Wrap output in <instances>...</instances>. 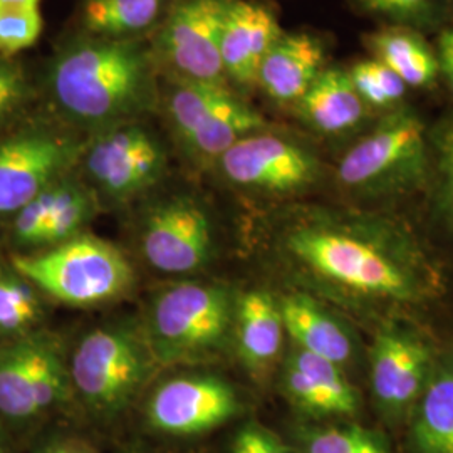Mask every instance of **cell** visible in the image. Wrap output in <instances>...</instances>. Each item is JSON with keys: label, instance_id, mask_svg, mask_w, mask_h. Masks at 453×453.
Masks as SVG:
<instances>
[{"label": "cell", "instance_id": "cell-1", "mask_svg": "<svg viewBox=\"0 0 453 453\" xmlns=\"http://www.w3.org/2000/svg\"><path fill=\"white\" fill-rule=\"evenodd\" d=\"M48 88L58 111L88 130L136 121L160 101L155 56L138 39L67 42L49 65Z\"/></svg>", "mask_w": 453, "mask_h": 453}, {"label": "cell", "instance_id": "cell-2", "mask_svg": "<svg viewBox=\"0 0 453 453\" xmlns=\"http://www.w3.org/2000/svg\"><path fill=\"white\" fill-rule=\"evenodd\" d=\"M385 232L366 226H311L289 237L292 254L311 271L359 296L415 301L425 286L413 260L381 242Z\"/></svg>", "mask_w": 453, "mask_h": 453}, {"label": "cell", "instance_id": "cell-3", "mask_svg": "<svg viewBox=\"0 0 453 453\" xmlns=\"http://www.w3.org/2000/svg\"><path fill=\"white\" fill-rule=\"evenodd\" d=\"M428 163L425 123L413 110L395 108L341 158L338 180L359 196H391L420 187Z\"/></svg>", "mask_w": 453, "mask_h": 453}, {"label": "cell", "instance_id": "cell-4", "mask_svg": "<svg viewBox=\"0 0 453 453\" xmlns=\"http://www.w3.org/2000/svg\"><path fill=\"white\" fill-rule=\"evenodd\" d=\"M9 262L37 291L71 306L111 301L131 284L125 256L113 245L88 235L37 254H17Z\"/></svg>", "mask_w": 453, "mask_h": 453}, {"label": "cell", "instance_id": "cell-5", "mask_svg": "<svg viewBox=\"0 0 453 453\" xmlns=\"http://www.w3.org/2000/svg\"><path fill=\"white\" fill-rule=\"evenodd\" d=\"M162 93L172 130L198 162H219L230 146L265 128L264 116L226 84L168 78Z\"/></svg>", "mask_w": 453, "mask_h": 453}, {"label": "cell", "instance_id": "cell-6", "mask_svg": "<svg viewBox=\"0 0 453 453\" xmlns=\"http://www.w3.org/2000/svg\"><path fill=\"white\" fill-rule=\"evenodd\" d=\"M232 324L226 289L181 284L163 291L150 312L148 346L165 365L202 359L222 348Z\"/></svg>", "mask_w": 453, "mask_h": 453}, {"label": "cell", "instance_id": "cell-7", "mask_svg": "<svg viewBox=\"0 0 453 453\" xmlns=\"http://www.w3.org/2000/svg\"><path fill=\"white\" fill-rule=\"evenodd\" d=\"M155 357L148 342L123 326L99 327L82 338L69 366L82 400L97 411H116L145 383Z\"/></svg>", "mask_w": 453, "mask_h": 453}, {"label": "cell", "instance_id": "cell-8", "mask_svg": "<svg viewBox=\"0 0 453 453\" xmlns=\"http://www.w3.org/2000/svg\"><path fill=\"white\" fill-rule=\"evenodd\" d=\"M69 372L44 333L0 342V418L27 423L59 405Z\"/></svg>", "mask_w": 453, "mask_h": 453}, {"label": "cell", "instance_id": "cell-9", "mask_svg": "<svg viewBox=\"0 0 453 453\" xmlns=\"http://www.w3.org/2000/svg\"><path fill=\"white\" fill-rule=\"evenodd\" d=\"M81 158L91 185L114 202L130 200L151 188L168 163L158 136L138 121L99 131Z\"/></svg>", "mask_w": 453, "mask_h": 453}, {"label": "cell", "instance_id": "cell-10", "mask_svg": "<svg viewBox=\"0 0 453 453\" xmlns=\"http://www.w3.org/2000/svg\"><path fill=\"white\" fill-rule=\"evenodd\" d=\"M80 140L33 127L0 140V219L11 220L81 158Z\"/></svg>", "mask_w": 453, "mask_h": 453}, {"label": "cell", "instance_id": "cell-11", "mask_svg": "<svg viewBox=\"0 0 453 453\" xmlns=\"http://www.w3.org/2000/svg\"><path fill=\"white\" fill-rule=\"evenodd\" d=\"M228 0H179L157 34L155 61L170 78L226 84L220 41Z\"/></svg>", "mask_w": 453, "mask_h": 453}, {"label": "cell", "instance_id": "cell-12", "mask_svg": "<svg viewBox=\"0 0 453 453\" xmlns=\"http://www.w3.org/2000/svg\"><path fill=\"white\" fill-rule=\"evenodd\" d=\"M217 163L232 185L260 194H296L319 177V162L311 151L264 130L239 140Z\"/></svg>", "mask_w": 453, "mask_h": 453}, {"label": "cell", "instance_id": "cell-13", "mask_svg": "<svg viewBox=\"0 0 453 453\" xmlns=\"http://www.w3.org/2000/svg\"><path fill=\"white\" fill-rule=\"evenodd\" d=\"M435 357L428 342L408 327L387 326L372 344V389L388 421L408 418L432 374Z\"/></svg>", "mask_w": 453, "mask_h": 453}, {"label": "cell", "instance_id": "cell-14", "mask_svg": "<svg viewBox=\"0 0 453 453\" xmlns=\"http://www.w3.org/2000/svg\"><path fill=\"white\" fill-rule=\"evenodd\" d=\"M211 224L192 196H173L150 211L142 247L151 267L165 274H188L211 257Z\"/></svg>", "mask_w": 453, "mask_h": 453}, {"label": "cell", "instance_id": "cell-15", "mask_svg": "<svg viewBox=\"0 0 453 453\" xmlns=\"http://www.w3.org/2000/svg\"><path fill=\"white\" fill-rule=\"evenodd\" d=\"M234 388L215 376H181L163 383L148 403L150 423L163 434L196 435L239 411Z\"/></svg>", "mask_w": 453, "mask_h": 453}, {"label": "cell", "instance_id": "cell-16", "mask_svg": "<svg viewBox=\"0 0 453 453\" xmlns=\"http://www.w3.org/2000/svg\"><path fill=\"white\" fill-rule=\"evenodd\" d=\"M280 35L277 17L267 7L249 0H228L220 41L226 81L242 88L257 84L260 65Z\"/></svg>", "mask_w": 453, "mask_h": 453}, {"label": "cell", "instance_id": "cell-17", "mask_svg": "<svg viewBox=\"0 0 453 453\" xmlns=\"http://www.w3.org/2000/svg\"><path fill=\"white\" fill-rule=\"evenodd\" d=\"M284 388L292 402L311 415L349 417L359 406L357 393L340 365L294 349L284 368Z\"/></svg>", "mask_w": 453, "mask_h": 453}, {"label": "cell", "instance_id": "cell-18", "mask_svg": "<svg viewBox=\"0 0 453 453\" xmlns=\"http://www.w3.org/2000/svg\"><path fill=\"white\" fill-rule=\"evenodd\" d=\"M323 42L308 33H282L259 67L260 89L277 103H296L323 73Z\"/></svg>", "mask_w": 453, "mask_h": 453}, {"label": "cell", "instance_id": "cell-19", "mask_svg": "<svg viewBox=\"0 0 453 453\" xmlns=\"http://www.w3.org/2000/svg\"><path fill=\"white\" fill-rule=\"evenodd\" d=\"M294 110L309 128L323 134H342L357 128L368 106L357 95L348 71L326 67L294 103Z\"/></svg>", "mask_w": 453, "mask_h": 453}, {"label": "cell", "instance_id": "cell-20", "mask_svg": "<svg viewBox=\"0 0 453 453\" xmlns=\"http://www.w3.org/2000/svg\"><path fill=\"white\" fill-rule=\"evenodd\" d=\"M410 417L413 453H453V357L435 359Z\"/></svg>", "mask_w": 453, "mask_h": 453}, {"label": "cell", "instance_id": "cell-21", "mask_svg": "<svg viewBox=\"0 0 453 453\" xmlns=\"http://www.w3.org/2000/svg\"><path fill=\"white\" fill-rule=\"evenodd\" d=\"M279 309L284 329L291 334L296 348L340 366L351 359L353 342L348 331L308 296H288Z\"/></svg>", "mask_w": 453, "mask_h": 453}, {"label": "cell", "instance_id": "cell-22", "mask_svg": "<svg viewBox=\"0 0 453 453\" xmlns=\"http://www.w3.org/2000/svg\"><path fill=\"white\" fill-rule=\"evenodd\" d=\"M284 323L274 299L264 291L243 294L237 308V341L243 363L252 370L267 368L282 348Z\"/></svg>", "mask_w": 453, "mask_h": 453}, {"label": "cell", "instance_id": "cell-23", "mask_svg": "<svg viewBox=\"0 0 453 453\" xmlns=\"http://www.w3.org/2000/svg\"><path fill=\"white\" fill-rule=\"evenodd\" d=\"M374 59L389 67L408 88H425L437 80V54L418 34L389 27L368 37Z\"/></svg>", "mask_w": 453, "mask_h": 453}, {"label": "cell", "instance_id": "cell-24", "mask_svg": "<svg viewBox=\"0 0 453 453\" xmlns=\"http://www.w3.org/2000/svg\"><path fill=\"white\" fill-rule=\"evenodd\" d=\"M163 5L165 0H86L82 27L104 39H138L160 20Z\"/></svg>", "mask_w": 453, "mask_h": 453}, {"label": "cell", "instance_id": "cell-25", "mask_svg": "<svg viewBox=\"0 0 453 453\" xmlns=\"http://www.w3.org/2000/svg\"><path fill=\"white\" fill-rule=\"evenodd\" d=\"M41 316L37 289L11 262L0 260V342L34 333Z\"/></svg>", "mask_w": 453, "mask_h": 453}, {"label": "cell", "instance_id": "cell-26", "mask_svg": "<svg viewBox=\"0 0 453 453\" xmlns=\"http://www.w3.org/2000/svg\"><path fill=\"white\" fill-rule=\"evenodd\" d=\"M93 207V195L82 183L67 177L59 180L56 205L44 226L41 247L54 243L58 245L76 237L78 230H81L91 217Z\"/></svg>", "mask_w": 453, "mask_h": 453}, {"label": "cell", "instance_id": "cell-27", "mask_svg": "<svg viewBox=\"0 0 453 453\" xmlns=\"http://www.w3.org/2000/svg\"><path fill=\"white\" fill-rule=\"evenodd\" d=\"M306 453H391L387 440L361 425H333L309 430Z\"/></svg>", "mask_w": 453, "mask_h": 453}, {"label": "cell", "instance_id": "cell-28", "mask_svg": "<svg viewBox=\"0 0 453 453\" xmlns=\"http://www.w3.org/2000/svg\"><path fill=\"white\" fill-rule=\"evenodd\" d=\"M348 73L357 95L368 108L389 110L405 97L408 89L405 82L376 59L359 61Z\"/></svg>", "mask_w": 453, "mask_h": 453}, {"label": "cell", "instance_id": "cell-29", "mask_svg": "<svg viewBox=\"0 0 453 453\" xmlns=\"http://www.w3.org/2000/svg\"><path fill=\"white\" fill-rule=\"evenodd\" d=\"M44 20L41 9H0V56L16 58L33 48L41 37Z\"/></svg>", "mask_w": 453, "mask_h": 453}, {"label": "cell", "instance_id": "cell-30", "mask_svg": "<svg viewBox=\"0 0 453 453\" xmlns=\"http://www.w3.org/2000/svg\"><path fill=\"white\" fill-rule=\"evenodd\" d=\"M58 183H52L11 219V235L17 247H41V237L58 198Z\"/></svg>", "mask_w": 453, "mask_h": 453}, {"label": "cell", "instance_id": "cell-31", "mask_svg": "<svg viewBox=\"0 0 453 453\" xmlns=\"http://www.w3.org/2000/svg\"><path fill=\"white\" fill-rule=\"evenodd\" d=\"M31 95L24 65L16 58L0 56V128L14 118Z\"/></svg>", "mask_w": 453, "mask_h": 453}, {"label": "cell", "instance_id": "cell-32", "mask_svg": "<svg viewBox=\"0 0 453 453\" xmlns=\"http://www.w3.org/2000/svg\"><path fill=\"white\" fill-rule=\"evenodd\" d=\"M370 16L398 24H420L434 16L438 0H353Z\"/></svg>", "mask_w": 453, "mask_h": 453}, {"label": "cell", "instance_id": "cell-33", "mask_svg": "<svg viewBox=\"0 0 453 453\" xmlns=\"http://www.w3.org/2000/svg\"><path fill=\"white\" fill-rule=\"evenodd\" d=\"M438 153V168H440V190H441V205L447 219L453 226V119L445 123L443 128L435 136Z\"/></svg>", "mask_w": 453, "mask_h": 453}, {"label": "cell", "instance_id": "cell-34", "mask_svg": "<svg viewBox=\"0 0 453 453\" xmlns=\"http://www.w3.org/2000/svg\"><path fill=\"white\" fill-rule=\"evenodd\" d=\"M234 453H289L269 432L247 425L234 440Z\"/></svg>", "mask_w": 453, "mask_h": 453}, {"label": "cell", "instance_id": "cell-35", "mask_svg": "<svg viewBox=\"0 0 453 453\" xmlns=\"http://www.w3.org/2000/svg\"><path fill=\"white\" fill-rule=\"evenodd\" d=\"M437 59L440 73L445 76L453 95V27L440 35Z\"/></svg>", "mask_w": 453, "mask_h": 453}, {"label": "cell", "instance_id": "cell-36", "mask_svg": "<svg viewBox=\"0 0 453 453\" xmlns=\"http://www.w3.org/2000/svg\"><path fill=\"white\" fill-rule=\"evenodd\" d=\"M41 0H0V9H37Z\"/></svg>", "mask_w": 453, "mask_h": 453}, {"label": "cell", "instance_id": "cell-37", "mask_svg": "<svg viewBox=\"0 0 453 453\" xmlns=\"http://www.w3.org/2000/svg\"><path fill=\"white\" fill-rule=\"evenodd\" d=\"M42 453H88L84 452L80 447H74V445H56V447H50L46 452Z\"/></svg>", "mask_w": 453, "mask_h": 453}, {"label": "cell", "instance_id": "cell-38", "mask_svg": "<svg viewBox=\"0 0 453 453\" xmlns=\"http://www.w3.org/2000/svg\"><path fill=\"white\" fill-rule=\"evenodd\" d=\"M0 453H5V450H4V447H2V443H0Z\"/></svg>", "mask_w": 453, "mask_h": 453}]
</instances>
